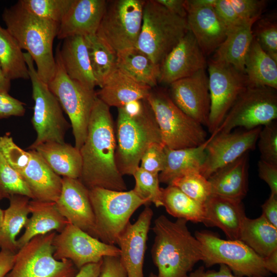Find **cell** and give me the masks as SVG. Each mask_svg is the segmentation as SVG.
Instances as JSON below:
<instances>
[{
    "label": "cell",
    "instance_id": "6da1fadb",
    "mask_svg": "<svg viewBox=\"0 0 277 277\" xmlns=\"http://www.w3.org/2000/svg\"><path fill=\"white\" fill-rule=\"evenodd\" d=\"M115 127L110 107L97 97L90 117L86 140L80 149L82 170L79 180L88 189L126 191L115 162Z\"/></svg>",
    "mask_w": 277,
    "mask_h": 277
},
{
    "label": "cell",
    "instance_id": "7a4b0ae2",
    "mask_svg": "<svg viewBox=\"0 0 277 277\" xmlns=\"http://www.w3.org/2000/svg\"><path fill=\"white\" fill-rule=\"evenodd\" d=\"M187 221H171L161 215L152 228L155 236L151 256L160 277H184L202 260L201 245L192 235Z\"/></svg>",
    "mask_w": 277,
    "mask_h": 277
},
{
    "label": "cell",
    "instance_id": "3957f363",
    "mask_svg": "<svg viewBox=\"0 0 277 277\" xmlns=\"http://www.w3.org/2000/svg\"><path fill=\"white\" fill-rule=\"evenodd\" d=\"M2 16L6 29L21 49L26 50L31 56L39 77L48 84L55 71L53 44L60 24L33 15L24 8L18 1L6 8Z\"/></svg>",
    "mask_w": 277,
    "mask_h": 277
},
{
    "label": "cell",
    "instance_id": "277c9868",
    "mask_svg": "<svg viewBox=\"0 0 277 277\" xmlns=\"http://www.w3.org/2000/svg\"><path fill=\"white\" fill-rule=\"evenodd\" d=\"M115 126L117 168L123 176L133 175L148 147L155 143L163 144L160 129L147 100L143 111L136 116H130L122 108H118Z\"/></svg>",
    "mask_w": 277,
    "mask_h": 277
},
{
    "label": "cell",
    "instance_id": "5b68a950",
    "mask_svg": "<svg viewBox=\"0 0 277 277\" xmlns=\"http://www.w3.org/2000/svg\"><path fill=\"white\" fill-rule=\"evenodd\" d=\"M188 30L186 18L172 13L156 0L145 1L136 47L160 66Z\"/></svg>",
    "mask_w": 277,
    "mask_h": 277
},
{
    "label": "cell",
    "instance_id": "8992f818",
    "mask_svg": "<svg viewBox=\"0 0 277 277\" xmlns=\"http://www.w3.org/2000/svg\"><path fill=\"white\" fill-rule=\"evenodd\" d=\"M154 113L164 146L171 149L197 147L207 138L203 126L182 111L168 90L152 88L147 98Z\"/></svg>",
    "mask_w": 277,
    "mask_h": 277
},
{
    "label": "cell",
    "instance_id": "52a82bcc",
    "mask_svg": "<svg viewBox=\"0 0 277 277\" xmlns=\"http://www.w3.org/2000/svg\"><path fill=\"white\" fill-rule=\"evenodd\" d=\"M98 238L110 245L117 244L133 213L147 202L133 191L102 188L89 189Z\"/></svg>",
    "mask_w": 277,
    "mask_h": 277
},
{
    "label": "cell",
    "instance_id": "ba28073f",
    "mask_svg": "<svg viewBox=\"0 0 277 277\" xmlns=\"http://www.w3.org/2000/svg\"><path fill=\"white\" fill-rule=\"evenodd\" d=\"M55 59V73L47 84L69 118L74 137V146L80 149L87 136L90 117L97 98L96 91L85 87L68 75L57 48Z\"/></svg>",
    "mask_w": 277,
    "mask_h": 277
},
{
    "label": "cell",
    "instance_id": "9c48e42d",
    "mask_svg": "<svg viewBox=\"0 0 277 277\" xmlns=\"http://www.w3.org/2000/svg\"><path fill=\"white\" fill-rule=\"evenodd\" d=\"M24 55L32 84L34 102L31 123L37 134L36 140L28 149L31 150L46 142L64 143L66 131L71 125L65 118L62 107L48 84L39 77L30 55L27 52Z\"/></svg>",
    "mask_w": 277,
    "mask_h": 277
},
{
    "label": "cell",
    "instance_id": "30bf717a",
    "mask_svg": "<svg viewBox=\"0 0 277 277\" xmlns=\"http://www.w3.org/2000/svg\"><path fill=\"white\" fill-rule=\"evenodd\" d=\"M202 260L206 267L219 264L227 266L234 275L247 277H267L264 259L239 240H223L213 233L196 231Z\"/></svg>",
    "mask_w": 277,
    "mask_h": 277
},
{
    "label": "cell",
    "instance_id": "8fae6325",
    "mask_svg": "<svg viewBox=\"0 0 277 277\" xmlns=\"http://www.w3.org/2000/svg\"><path fill=\"white\" fill-rule=\"evenodd\" d=\"M56 232L34 236L19 248L14 264L5 277H73L77 268L69 260L53 256Z\"/></svg>",
    "mask_w": 277,
    "mask_h": 277
},
{
    "label": "cell",
    "instance_id": "7c38bea8",
    "mask_svg": "<svg viewBox=\"0 0 277 277\" xmlns=\"http://www.w3.org/2000/svg\"><path fill=\"white\" fill-rule=\"evenodd\" d=\"M144 3V0L107 1L96 35L116 53L136 47Z\"/></svg>",
    "mask_w": 277,
    "mask_h": 277
},
{
    "label": "cell",
    "instance_id": "4fadbf2b",
    "mask_svg": "<svg viewBox=\"0 0 277 277\" xmlns=\"http://www.w3.org/2000/svg\"><path fill=\"white\" fill-rule=\"evenodd\" d=\"M276 118V89L265 86H247L220 126L212 134L229 132L237 127L252 129L269 124Z\"/></svg>",
    "mask_w": 277,
    "mask_h": 277
},
{
    "label": "cell",
    "instance_id": "5bb4252c",
    "mask_svg": "<svg viewBox=\"0 0 277 277\" xmlns=\"http://www.w3.org/2000/svg\"><path fill=\"white\" fill-rule=\"evenodd\" d=\"M210 109L208 129L215 132L240 94L248 86L244 72L210 59L207 63Z\"/></svg>",
    "mask_w": 277,
    "mask_h": 277
},
{
    "label": "cell",
    "instance_id": "9a60e30c",
    "mask_svg": "<svg viewBox=\"0 0 277 277\" xmlns=\"http://www.w3.org/2000/svg\"><path fill=\"white\" fill-rule=\"evenodd\" d=\"M52 244L55 259L69 260L78 270L87 264L101 262L105 256H120L121 253L116 246L93 237L69 222L56 233Z\"/></svg>",
    "mask_w": 277,
    "mask_h": 277
},
{
    "label": "cell",
    "instance_id": "2e32d148",
    "mask_svg": "<svg viewBox=\"0 0 277 277\" xmlns=\"http://www.w3.org/2000/svg\"><path fill=\"white\" fill-rule=\"evenodd\" d=\"M262 127L211 134L206 147V157L200 172L208 179L221 168L255 149Z\"/></svg>",
    "mask_w": 277,
    "mask_h": 277
},
{
    "label": "cell",
    "instance_id": "e0dca14e",
    "mask_svg": "<svg viewBox=\"0 0 277 277\" xmlns=\"http://www.w3.org/2000/svg\"><path fill=\"white\" fill-rule=\"evenodd\" d=\"M169 86L168 91L172 102L187 115L207 127L210 97L206 70L177 80Z\"/></svg>",
    "mask_w": 277,
    "mask_h": 277
},
{
    "label": "cell",
    "instance_id": "ac0fdd59",
    "mask_svg": "<svg viewBox=\"0 0 277 277\" xmlns=\"http://www.w3.org/2000/svg\"><path fill=\"white\" fill-rule=\"evenodd\" d=\"M207 62L192 33L189 30L160 65L159 83H171L206 69Z\"/></svg>",
    "mask_w": 277,
    "mask_h": 277
},
{
    "label": "cell",
    "instance_id": "d6986e66",
    "mask_svg": "<svg viewBox=\"0 0 277 277\" xmlns=\"http://www.w3.org/2000/svg\"><path fill=\"white\" fill-rule=\"evenodd\" d=\"M55 204L69 223L98 239L89 189L78 179L62 177L61 192Z\"/></svg>",
    "mask_w": 277,
    "mask_h": 277
},
{
    "label": "cell",
    "instance_id": "ffe728a7",
    "mask_svg": "<svg viewBox=\"0 0 277 277\" xmlns=\"http://www.w3.org/2000/svg\"><path fill=\"white\" fill-rule=\"evenodd\" d=\"M186 21L205 56L213 53L226 38L228 27L213 6L185 0Z\"/></svg>",
    "mask_w": 277,
    "mask_h": 277
},
{
    "label": "cell",
    "instance_id": "44dd1931",
    "mask_svg": "<svg viewBox=\"0 0 277 277\" xmlns=\"http://www.w3.org/2000/svg\"><path fill=\"white\" fill-rule=\"evenodd\" d=\"M152 216L151 208L146 207L135 222H130L120 237V258L127 277H144V256Z\"/></svg>",
    "mask_w": 277,
    "mask_h": 277
},
{
    "label": "cell",
    "instance_id": "7402d4cb",
    "mask_svg": "<svg viewBox=\"0 0 277 277\" xmlns=\"http://www.w3.org/2000/svg\"><path fill=\"white\" fill-rule=\"evenodd\" d=\"M105 0H73L68 12L60 23L57 37L96 34L103 16Z\"/></svg>",
    "mask_w": 277,
    "mask_h": 277
},
{
    "label": "cell",
    "instance_id": "603a6c76",
    "mask_svg": "<svg viewBox=\"0 0 277 277\" xmlns=\"http://www.w3.org/2000/svg\"><path fill=\"white\" fill-rule=\"evenodd\" d=\"M206 226L221 229L229 240H239L246 217L242 201L211 194L204 204Z\"/></svg>",
    "mask_w": 277,
    "mask_h": 277
},
{
    "label": "cell",
    "instance_id": "cb8c5ba5",
    "mask_svg": "<svg viewBox=\"0 0 277 277\" xmlns=\"http://www.w3.org/2000/svg\"><path fill=\"white\" fill-rule=\"evenodd\" d=\"M30 159L20 173L33 199L56 202L60 195L62 177L54 173L35 150H29Z\"/></svg>",
    "mask_w": 277,
    "mask_h": 277
},
{
    "label": "cell",
    "instance_id": "d4e9b609",
    "mask_svg": "<svg viewBox=\"0 0 277 277\" xmlns=\"http://www.w3.org/2000/svg\"><path fill=\"white\" fill-rule=\"evenodd\" d=\"M57 46L60 57L68 75L85 87L94 90L97 86L85 37L76 35L63 39Z\"/></svg>",
    "mask_w": 277,
    "mask_h": 277
},
{
    "label": "cell",
    "instance_id": "484cf974",
    "mask_svg": "<svg viewBox=\"0 0 277 277\" xmlns=\"http://www.w3.org/2000/svg\"><path fill=\"white\" fill-rule=\"evenodd\" d=\"M152 89L140 83L117 68L108 77L97 97L108 106L122 108L128 103L147 99Z\"/></svg>",
    "mask_w": 277,
    "mask_h": 277
},
{
    "label": "cell",
    "instance_id": "4316f807",
    "mask_svg": "<svg viewBox=\"0 0 277 277\" xmlns=\"http://www.w3.org/2000/svg\"><path fill=\"white\" fill-rule=\"evenodd\" d=\"M248 154L221 168L208 179L211 194L242 201L248 189Z\"/></svg>",
    "mask_w": 277,
    "mask_h": 277
},
{
    "label": "cell",
    "instance_id": "83f0119b",
    "mask_svg": "<svg viewBox=\"0 0 277 277\" xmlns=\"http://www.w3.org/2000/svg\"><path fill=\"white\" fill-rule=\"evenodd\" d=\"M29 209L31 216L26 222L24 233L16 240L18 249L35 236L54 231L60 232L68 223L58 211L55 202L30 200Z\"/></svg>",
    "mask_w": 277,
    "mask_h": 277
},
{
    "label": "cell",
    "instance_id": "f1b7e54d",
    "mask_svg": "<svg viewBox=\"0 0 277 277\" xmlns=\"http://www.w3.org/2000/svg\"><path fill=\"white\" fill-rule=\"evenodd\" d=\"M35 150L56 174L79 179L82 170L80 149L66 143L49 142L40 144Z\"/></svg>",
    "mask_w": 277,
    "mask_h": 277
},
{
    "label": "cell",
    "instance_id": "f546056e",
    "mask_svg": "<svg viewBox=\"0 0 277 277\" xmlns=\"http://www.w3.org/2000/svg\"><path fill=\"white\" fill-rule=\"evenodd\" d=\"M256 21H248L229 28L226 38L211 59L231 65L244 72L245 58L253 38L252 26Z\"/></svg>",
    "mask_w": 277,
    "mask_h": 277
},
{
    "label": "cell",
    "instance_id": "4dcf8cb0",
    "mask_svg": "<svg viewBox=\"0 0 277 277\" xmlns=\"http://www.w3.org/2000/svg\"><path fill=\"white\" fill-rule=\"evenodd\" d=\"M211 136L195 147L171 149L165 147L166 162L159 173L160 183L170 185L175 179L188 173L199 171L206 157V147Z\"/></svg>",
    "mask_w": 277,
    "mask_h": 277
},
{
    "label": "cell",
    "instance_id": "1f68e13d",
    "mask_svg": "<svg viewBox=\"0 0 277 277\" xmlns=\"http://www.w3.org/2000/svg\"><path fill=\"white\" fill-rule=\"evenodd\" d=\"M244 73L248 86L277 89V61L261 48L254 37L245 58Z\"/></svg>",
    "mask_w": 277,
    "mask_h": 277
},
{
    "label": "cell",
    "instance_id": "d6a6232c",
    "mask_svg": "<svg viewBox=\"0 0 277 277\" xmlns=\"http://www.w3.org/2000/svg\"><path fill=\"white\" fill-rule=\"evenodd\" d=\"M8 199L9 206L4 210L0 230V249L16 253L18 250L16 238L28 218L31 199L21 195H11Z\"/></svg>",
    "mask_w": 277,
    "mask_h": 277
},
{
    "label": "cell",
    "instance_id": "836d02e7",
    "mask_svg": "<svg viewBox=\"0 0 277 277\" xmlns=\"http://www.w3.org/2000/svg\"><path fill=\"white\" fill-rule=\"evenodd\" d=\"M117 68L135 81L153 88L157 86L160 66L136 47L117 53Z\"/></svg>",
    "mask_w": 277,
    "mask_h": 277
},
{
    "label": "cell",
    "instance_id": "e575fe53",
    "mask_svg": "<svg viewBox=\"0 0 277 277\" xmlns=\"http://www.w3.org/2000/svg\"><path fill=\"white\" fill-rule=\"evenodd\" d=\"M239 240L264 258L277 250V228L262 215L254 219L246 216L241 229Z\"/></svg>",
    "mask_w": 277,
    "mask_h": 277
},
{
    "label": "cell",
    "instance_id": "d590c367",
    "mask_svg": "<svg viewBox=\"0 0 277 277\" xmlns=\"http://www.w3.org/2000/svg\"><path fill=\"white\" fill-rule=\"evenodd\" d=\"M163 206L171 215L195 223H204V205L189 197L175 186L162 188Z\"/></svg>",
    "mask_w": 277,
    "mask_h": 277
},
{
    "label": "cell",
    "instance_id": "8d00e7d4",
    "mask_svg": "<svg viewBox=\"0 0 277 277\" xmlns=\"http://www.w3.org/2000/svg\"><path fill=\"white\" fill-rule=\"evenodd\" d=\"M22 50L12 35L0 25V65L5 75L10 81L30 79Z\"/></svg>",
    "mask_w": 277,
    "mask_h": 277
},
{
    "label": "cell",
    "instance_id": "74e56055",
    "mask_svg": "<svg viewBox=\"0 0 277 277\" xmlns=\"http://www.w3.org/2000/svg\"><path fill=\"white\" fill-rule=\"evenodd\" d=\"M84 37L96 86L101 88L117 68V53L96 34Z\"/></svg>",
    "mask_w": 277,
    "mask_h": 277
},
{
    "label": "cell",
    "instance_id": "f35d334b",
    "mask_svg": "<svg viewBox=\"0 0 277 277\" xmlns=\"http://www.w3.org/2000/svg\"><path fill=\"white\" fill-rule=\"evenodd\" d=\"M22 6L33 15L60 23L73 0H19Z\"/></svg>",
    "mask_w": 277,
    "mask_h": 277
},
{
    "label": "cell",
    "instance_id": "ab89813d",
    "mask_svg": "<svg viewBox=\"0 0 277 277\" xmlns=\"http://www.w3.org/2000/svg\"><path fill=\"white\" fill-rule=\"evenodd\" d=\"M133 176L135 182L132 189L134 193L148 204L152 203L157 207L163 206L159 174L150 173L139 167Z\"/></svg>",
    "mask_w": 277,
    "mask_h": 277
},
{
    "label": "cell",
    "instance_id": "60d3db41",
    "mask_svg": "<svg viewBox=\"0 0 277 277\" xmlns=\"http://www.w3.org/2000/svg\"><path fill=\"white\" fill-rule=\"evenodd\" d=\"M170 185L176 187L189 197L203 205L211 195L208 180L199 171L176 178Z\"/></svg>",
    "mask_w": 277,
    "mask_h": 277
},
{
    "label": "cell",
    "instance_id": "b9f144b4",
    "mask_svg": "<svg viewBox=\"0 0 277 277\" xmlns=\"http://www.w3.org/2000/svg\"><path fill=\"white\" fill-rule=\"evenodd\" d=\"M0 191L5 198L21 195L33 199V195L21 175L7 162L0 152Z\"/></svg>",
    "mask_w": 277,
    "mask_h": 277
},
{
    "label": "cell",
    "instance_id": "7bdbcfd3",
    "mask_svg": "<svg viewBox=\"0 0 277 277\" xmlns=\"http://www.w3.org/2000/svg\"><path fill=\"white\" fill-rule=\"evenodd\" d=\"M253 26L254 38L268 54L277 61V23L275 16H261Z\"/></svg>",
    "mask_w": 277,
    "mask_h": 277
},
{
    "label": "cell",
    "instance_id": "ee69618b",
    "mask_svg": "<svg viewBox=\"0 0 277 277\" xmlns=\"http://www.w3.org/2000/svg\"><path fill=\"white\" fill-rule=\"evenodd\" d=\"M0 152L8 164L19 174L27 167L30 159L29 150L21 148L8 133L0 136Z\"/></svg>",
    "mask_w": 277,
    "mask_h": 277
},
{
    "label": "cell",
    "instance_id": "f6af8a7d",
    "mask_svg": "<svg viewBox=\"0 0 277 277\" xmlns=\"http://www.w3.org/2000/svg\"><path fill=\"white\" fill-rule=\"evenodd\" d=\"M260 160L277 165V123L276 121L263 126L258 139Z\"/></svg>",
    "mask_w": 277,
    "mask_h": 277
},
{
    "label": "cell",
    "instance_id": "bcb514c9",
    "mask_svg": "<svg viewBox=\"0 0 277 277\" xmlns=\"http://www.w3.org/2000/svg\"><path fill=\"white\" fill-rule=\"evenodd\" d=\"M166 162L165 146L162 143L151 144L141 160L140 167L153 174H159L163 170Z\"/></svg>",
    "mask_w": 277,
    "mask_h": 277
},
{
    "label": "cell",
    "instance_id": "7dc6e473",
    "mask_svg": "<svg viewBox=\"0 0 277 277\" xmlns=\"http://www.w3.org/2000/svg\"><path fill=\"white\" fill-rule=\"evenodd\" d=\"M239 17L243 21H257L265 8L264 0H229Z\"/></svg>",
    "mask_w": 277,
    "mask_h": 277
},
{
    "label": "cell",
    "instance_id": "c3c4849f",
    "mask_svg": "<svg viewBox=\"0 0 277 277\" xmlns=\"http://www.w3.org/2000/svg\"><path fill=\"white\" fill-rule=\"evenodd\" d=\"M25 105L8 93L0 92V120L23 116L26 110Z\"/></svg>",
    "mask_w": 277,
    "mask_h": 277
},
{
    "label": "cell",
    "instance_id": "681fc988",
    "mask_svg": "<svg viewBox=\"0 0 277 277\" xmlns=\"http://www.w3.org/2000/svg\"><path fill=\"white\" fill-rule=\"evenodd\" d=\"M99 277H127L120 256L104 257Z\"/></svg>",
    "mask_w": 277,
    "mask_h": 277
},
{
    "label": "cell",
    "instance_id": "f907efd6",
    "mask_svg": "<svg viewBox=\"0 0 277 277\" xmlns=\"http://www.w3.org/2000/svg\"><path fill=\"white\" fill-rule=\"evenodd\" d=\"M214 8L228 28L248 22L239 17L229 0H216Z\"/></svg>",
    "mask_w": 277,
    "mask_h": 277
},
{
    "label": "cell",
    "instance_id": "816d5d0a",
    "mask_svg": "<svg viewBox=\"0 0 277 277\" xmlns=\"http://www.w3.org/2000/svg\"><path fill=\"white\" fill-rule=\"evenodd\" d=\"M258 167L259 176L268 184L270 193L277 195V165L260 160Z\"/></svg>",
    "mask_w": 277,
    "mask_h": 277
},
{
    "label": "cell",
    "instance_id": "f5cc1de1",
    "mask_svg": "<svg viewBox=\"0 0 277 277\" xmlns=\"http://www.w3.org/2000/svg\"><path fill=\"white\" fill-rule=\"evenodd\" d=\"M262 215L277 228V195L270 193L268 199L262 205Z\"/></svg>",
    "mask_w": 277,
    "mask_h": 277
},
{
    "label": "cell",
    "instance_id": "db71d44e",
    "mask_svg": "<svg viewBox=\"0 0 277 277\" xmlns=\"http://www.w3.org/2000/svg\"><path fill=\"white\" fill-rule=\"evenodd\" d=\"M184 277H242L232 273V271L225 265L220 264L218 271H205L203 267L188 274Z\"/></svg>",
    "mask_w": 277,
    "mask_h": 277
},
{
    "label": "cell",
    "instance_id": "11a10c76",
    "mask_svg": "<svg viewBox=\"0 0 277 277\" xmlns=\"http://www.w3.org/2000/svg\"><path fill=\"white\" fill-rule=\"evenodd\" d=\"M185 0H156L172 13L182 18H186L187 11Z\"/></svg>",
    "mask_w": 277,
    "mask_h": 277
},
{
    "label": "cell",
    "instance_id": "9f6ffc18",
    "mask_svg": "<svg viewBox=\"0 0 277 277\" xmlns=\"http://www.w3.org/2000/svg\"><path fill=\"white\" fill-rule=\"evenodd\" d=\"M16 253L0 250V277H5L11 270L14 264Z\"/></svg>",
    "mask_w": 277,
    "mask_h": 277
},
{
    "label": "cell",
    "instance_id": "6f0895ef",
    "mask_svg": "<svg viewBox=\"0 0 277 277\" xmlns=\"http://www.w3.org/2000/svg\"><path fill=\"white\" fill-rule=\"evenodd\" d=\"M102 261L83 266L73 277H99Z\"/></svg>",
    "mask_w": 277,
    "mask_h": 277
},
{
    "label": "cell",
    "instance_id": "680465c9",
    "mask_svg": "<svg viewBox=\"0 0 277 277\" xmlns=\"http://www.w3.org/2000/svg\"><path fill=\"white\" fill-rule=\"evenodd\" d=\"M146 99L136 100L126 104L122 109L130 116L140 115L144 110Z\"/></svg>",
    "mask_w": 277,
    "mask_h": 277
},
{
    "label": "cell",
    "instance_id": "91938a15",
    "mask_svg": "<svg viewBox=\"0 0 277 277\" xmlns=\"http://www.w3.org/2000/svg\"><path fill=\"white\" fill-rule=\"evenodd\" d=\"M266 269L270 272L277 273V250L263 258Z\"/></svg>",
    "mask_w": 277,
    "mask_h": 277
},
{
    "label": "cell",
    "instance_id": "94428289",
    "mask_svg": "<svg viewBox=\"0 0 277 277\" xmlns=\"http://www.w3.org/2000/svg\"><path fill=\"white\" fill-rule=\"evenodd\" d=\"M11 88V81L5 75L0 65V92L8 93Z\"/></svg>",
    "mask_w": 277,
    "mask_h": 277
},
{
    "label": "cell",
    "instance_id": "6125c7cd",
    "mask_svg": "<svg viewBox=\"0 0 277 277\" xmlns=\"http://www.w3.org/2000/svg\"><path fill=\"white\" fill-rule=\"evenodd\" d=\"M4 210L0 208V230L3 222Z\"/></svg>",
    "mask_w": 277,
    "mask_h": 277
},
{
    "label": "cell",
    "instance_id": "be15d7a7",
    "mask_svg": "<svg viewBox=\"0 0 277 277\" xmlns=\"http://www.w3.org/2000/svg\"><path fill=\"white\" fill-rule=\"evenodd\" d=\"M149 277H160L158 274H154L153 272L150 273Z\"/></svg>",
    "mask_w": 277,
    "mask_h": 277
},
{
    "label": "cell",
    "instance_id": "e7e4bbea",
    "mask_svg": "<svg viewBox=\"0 0 277 277\" xmlns=\"http://www.w3.org/2000/svg\"><path fill=\"white\" fill-rule=\"evenodd\" d=\"M5 198L4 195L3 194V193L0 191V201L3 199Z\"/></svg>",
    "mask_w": 277,
    "mask_h": 277
}]
</instances>
